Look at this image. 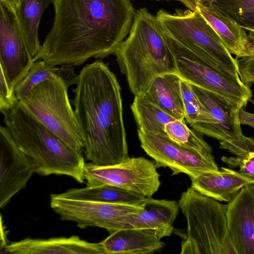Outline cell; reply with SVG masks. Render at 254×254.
I'll return each instance as SVG.
<instances>
[{
    "label": "cell",
    "mask_w": 254,
    "mask_h": 254,
    "mask_svg": "<svg viewBox=\"0 0 254 254\" xmlns=\"http://www.w3.org/2000/svg\"><path fill=\"white\" fill-rule=\"evenodd\" d=\"M54 18L34 59L80 65L114 54L127 36L136 11L132 0H53Z\"/></svg>",
    "instance_id": "1"
},
{
    "label": "cell",
    "mask_w": 254,
    "mask_h": 254,
    "mask_svg": "<svg viewBox=\"0 0 254 254\" xmlns=\"http://www.w3.org/2000/svg\"><path fill=\"white\" fill-rule=\"evenodd\" d=\"M71 100L81 130L85 158L98 166L129 158L123 116L121 87L101 60L80 70Z\"/></svg>",
    "instance_id": "2"
},
{
    "label": "cell",
    "mask_w": 254,
    "mask_h": 254,
    "mask_svg": "<svg viewBox=\"0 0 254 254\" xmlns=\"http://www.w3.org/2000/svg\"><path fill=\"white\" fill-rule=\"evenodd\" d=\"M114 55L134 96L144 94L156 77L178 73L175 56L159 22L146 7L136 11L128 34Z\"/></svg>",
    "instance_id": "3"
},
{
    "label": "cell",
    "mask_w": 254,
    "mask_h": 254,
    "mask_svg": "<svg viewBox=\"0 0 254 254\" xmlns=\"http://www.w3.org/2000/svg\"><path fill=\"white\" fill-rule=\"evenodd\" d=\"M1 113L14 141L33 161L35 173L44 176L65 175L81 184L85 181L83 154L71 149L18 102Z\"/></svg>",
    "instance_id": "4"
},
{
    "label": "cell",
    "mask_w": 254,
    "mask_h": 254,
    "mask_svg": "<svg viewBox=\"0 0 254 254\" xmlns=\"http://www.w3.org/2000/svg\"><path fill=\"white\" fill-rule=\"evenodd\" d=\"M187 220L181 254H237L227 224V204L203 195L192 187L178 201Z\"/></svg>",
    "instance_id": "5"
},
{
    "label": "cell",
    "mask_w": 254,
    "mask_h": 254,
    "mask_svg": "<svg viewBox=\"0 0 254 254\" xmlns=\"http://www.w3.org/2000/svg\"><path fill=\"white\" fill-rule=\"evenodd\" d=\"M156 17L163 33L177 44L213 67L240 78L237 59L197 8L177 9L173 14L161 9Z\"/></svg>",
    "instance_id": "6"
},
{
    "label": "cell",
    "mask_w": 254,
    "mask_h": 254,
    "mask_svg": "<svg viewBox=\"0 0 254 254\" xmlns=\"http://www.w3.org/2000/svg\"><path fill=\"white\" fill-rule=\"evenodd\" d=\"M68 88L61 78L54 75L36 85L18 103L71 149L83 154L84 141Z\"/></svg>",
    "instance_id": "7"
},
{
    "label": "cell",
    "mask_w": 254,
    "mask_h": 254,
    "mask_svg": "<svg viewBox=\"0 0 254 254\" xmlns=\"http://www.w3.org/2000/svg\"><path fill=\"white\" fill-rule=\"evenodd\" d=\"M164 35L175 56L178 74L183 79L239 109L246 106L252 93L240 78L213 67Z\"/></svg>",
    "instance_id": "8"
},
{
    "label": "cell",
    "mask_w": 254,
    "mask_h": 254,
    "mask_svg": "<svg viewBox=\"0 0 254 254\" xmlns=\"http://www.w3.org/2000/svg\"><path fill=\"white\" fill-rule=\"evenodd\" d=\"M84 176L87 186L112 185L146 197H152L161 185L155 163L142 157L109 166L85 163Z\"/></svg>",
    "instance_id": "9"
},
{
    "label": "cell",
    "mask_w": 254,
    "mask_h": 254,
    "mask_svg": "<svg viewBox=\"0 0 254 254\" xmlns=\"http://www.w3.org/2000/svg\"><path fill=\"white\" fill-rule=\"evenodd\" d=\"M140 145L154 159L157 168L168 167L172 175L184 173L190 179L207 172L219 170L212 153L188 148L170 139L166 134L137 130Z\"/></svg>",
    "instance_id": "10"
},
{
    "label": "cell",
    "mask_w": 254,
    "mask_h": 254,
    "mask_svg": "<svg viewBox=\"0 0 254 254\" xmlns=\"http://www.w3.org/2000/svg\"><path fill=\"white\" fill-rule=\"evenodd\" d=\"M50 206L62 220L71 221L84 229L89 227L106 229L109 234L124 227V221L142 208L132 205L71 199L52 194Z\"/></svg>",
    "instance_id": "11"
},
{
    "label": "cell",
    "mask_w": 254,
    "mask_h": 254,
    "mask_svg": "<svg viewBox=\"0 0 254 254\" xmlns=\"http://www.w3.org/2000/svg\"><path fill=\"white\" fill-rule=\"evenodd\" d=\"M34 62L30 55L14 10L0 0V66L10 89L27 74Z\"/></svg>",
    "instance_id": "12"
},
{
    "label": "cell",
    "mask_w": 254,
    "mask_h": 254,
    "mask_svg": "<svg viewBox=\"0 0 254 254\" xmlns=\"http://www.w3.org/2000/svg\"><path fill=\"white\" fill-rule=\"evenodd\" d=\"M0 208L24 189L36 168L33 161L14 141L5 126L0 127Z\"/></svg>",
    "instance_id": "13"
},
{
    "label": "cell",
    "mask_w": 254,
    "mask_h": 254,
    "mask_svg": "<svg viewBox=\"0 0 254 254\" xmlns=\"http://www.w3.org/2000/svg\"><path fill=\"white\" fill-rule=\"evenodd\" d=\"M227 229L237 254H254V185L243 188L227 204Z\"/></svg>",
    "instance_id": "14"
},
{
    "label": "cell",
    "mask_w": 254,
    "mask_h": 254,
    "mask_svg": "<svg viewBox=\"0 0 254 254\" xmlns=\"http://www.w3.org/2000/svg\"><path fill=\"white\" fill-rule=\"evenodd\" d=\"M201 103L210 114L212 122L195 131L221 141L242 133L239 120L240 109L232 106L217 95L191 84Z\"/></svg>",
    "instance_id": "15"
},
{
    "label": "cell",
    "mask_w": 254,
    "mask_h": 254,
    "mask_svg": "<svg viewBox=\"0 0 254 254\" xmlns=\"http://www.w3.org/2000/svg\"><path fill=\"white\" fill-rule=\"evenodd\" d=\"M179 208L178 201L175 200L146 197L142 208L125 219L124 228L143 230L160 239L170 236L174 232L173 223Z\"/></svg>",
    "instance_id": "16"
},
{
    "label": "cell",
    "mask_w": 254,
    "mask_h": 254,
    "mask_svg": "<svg viewBox=\"0 0 254 254\" xmlns=\"http://www.w3.org/2000/svg\"><path fill=\"white\" fill-rule=\"evenodd\" d=\"M4 249L12 254H105L100 242H89L75 235L47 239L26 238L7 244Z\"/></svg>",
    "instance_id": "17"
},
{
    "label": "cell",
    "mask_w": 254,
    "mask_h": 254,
    "mask_svg": "<svg viewBox=\"0 0 254 254\" xmlns=\"http://www.w3.org/2000/svg\"><path fill=\"white\" fill-rule=\"evenodd\" d=\"M196 8L221 39L223 44L236 58L254 55V44L246 33L232 18L212 3H197Z\"/></svg>",
    "instance_id": "18"
},
{
    "label": "cell",
    "mask_w": 254,
    "mask_h": 254,
    "mask_svg": "<svg viewBox=\"0 0 254 254\" xmlns=\"http://www.w3.org/2000/svg\"><path fill=\"white\" fill-rule=\"evenodd\" d=\"M191 187L199 193L219 201L229 202L244 187L254 185V180L239 172L225 167L203 173L190 179Z\"/></svg>",
    "instance_id": "19"
},
{
    "label": "cell",
    "mask_w": 254,
    "mask_h": 254,
    "mask_svg": "<svg viewBox=\"0 0 254 254\" xmlns=\"http://www.w3.org/2000/svg\"><path fill=\"white\" fill-rule=\"evenodd\" d=\"M160 240L143 230L124 228L110 234L100 243L105 254H150L165 246Z\"/></svg>",
    "instance_id": "20"
},
{
    "label": "cell",
    "mask_w": 254,
    "mask_h": 254,
    "mask_svg": "<svg viewBox=\"0 0 254 254\" xmlns=\"http://www.w3.org/2000/svg\"><path fill=\"white\" fill-rule=\"evenodd\" d=\"M176 73H168L156 77L145 95L152 102L176 119H185L181 82Z\"/></svg>",
    "instance_id": "21"
},
{
    "label": "cell",
    "mask_w": 254,
    "mask_h": 254,
    "mask_svg": "<svg viewBox=\"0 0 254 254\" xmlns=\"http://www.w3.org/2000/svg\"><path fill=\"white\" fill-rule=\"evenodd\" d=\"M56 194L67 199L132 205H140L146 198L135 192L109 185L71 189Z\"/></svg>",
    "instance_id": "22"
},
{
    "label": "cell",
    "mask_w": 254,
    "mask_h": 254,
    "mask_svg": "<svg viewBox=\"0 0 254 254\" xmlns=\"http://www.w3.org/2000/svg\"><path fill=\"white\" fill-rule=\"evenodd\" d=\"M53 1V0H20L14 10L27 48L33 61L41 47L38 37L39 23L45 10Z\"/></svg>",
    "instance_id": "23"
},
{
    "label": "cell",
    "mask_w": 254,
    "mask_h": 254,
    "mask_svg": "<svg viewBox=\"0 0 254 254\" xmlns=\"http://www.w3.org/2000/svg\"><path fill=\"white\" fill-rule=\"evenodd\" d=\"M56 75L61 78L66 86L76 84L79 74L74 71V66L63 64L61 67L49 65L44 61H36L25 76L13 88V93L17 101L27 94L37 84Z\"/></svg>",
    "instance_id": "24"
},
{
    "label": "cell",
    "mask_w": 254,
    "mask_h": 254,
    "mask_svg": "<svg viewBox=\"0 0 254 254\" xmlns=\"http://www.w3.org/2000/svg\"><path fill=\"white\" fill-rule=\"evenodd\" d=\"M137 130L165 134V127L174 117L150 101L145 94L134 96L130 106Z\"/></svg>",
    "instance_id": "25"
},
{
    "label": "cell",
    "mask_w": 254,
    "mask_h": 254,
    "mask_svg": "<svg viewBox=\"0 0 254 254\" xmlns=\"http://www.w3.org/2000/svg\"><path fill=\"white\" fill-rule=\"evenodd\" d=\"M165 133L175 142L190 149L199 152H212L203 137L187 126L185 119H176L167 124Z\"/></svg>",
    "instance_id": "26"
},
{
    "label": "cell",
    "mask_w": 254,
    "mask_h": 254,
    "mask_svg": "<svg viewBox=\"0 0 254 254\" xmlns=\"http://www.w3.org/2000/svg\"><path fill=\"white\" fill-rule=\"evenodd\" d=\"M242 28L254 29V0H213L210 3Z\"/></svg>",
    "instance_id": "27"
},
{
    "label": "cell",
    "mask_w": 254,
    "mask_h": 254,
    "mask_svg": "<svg viewBox=\"0 0 254 254\" xmlns=\"http://www.w3.org/2000/svg\"><path fill=\"white\" fill-rule=\"evenodd\" d=\"M219 147L228 150L239 157H246L254 152V138L246 137L242 133L236 137L221 141Z\"/></svg>",
    "instance_id": "28"
},
{
    "label": "cell",
    "mask_w": 254,
    "mask_h": 254,
    "mask_svg": "<svg viewBox=\"0 0 254 254\" xmlns=\"http://www.w3.org/2000/svg\"><path fill=\"white\" fill-rule=\"evenodd\" d=\"M221 159L231 167H239L241 174L254 180V152L244 158L223 156Z\"/></svg>",
    "instance_id": "29"
},
{
    "label": "cell",
    "mask_w": 254,
    "mask_h": 254,
    "mask_svg": "<svg viewBox=\"0 0 254 254\" xmlns=\"http://www.w3.org/2000/svg\"><path fill=\"white\" fill-rule=\"evenodd\" d=\"M237 64L240 78L250 86L254 83V55L237 60Z\"/></svg>",
    "instance_id": "30"
},
{
    "label": "cell",
    "mask_w": 254,
    "mask_h": 254,
    "mask_svg": "<svg viewBox=\"0 0 254 254\" xmlns=\"http://www.w3.org/2000/svg\"><path fill=\"white\" fill-rule=\"evenodd\" d=\"M18 101L13 92L7 84L3 72L0 70V112L11 108Z\"/></svg>",
    "instance_id": "31"
},
{
    "label": "cell",
    "mask_w": 254,
    "mask_h": 254,
    "mask_svg": "<svg viewBox=\"0 0 254 254\" xmlns=\"http://www.w3.org/2000/svg\"><path fill=\"white\" fill-rule=\"evenodd\" d=\"M239 120L241 124L247 125L254 128V114L245 111L243 108L239 110Z\"/></svg>",
    "instance_id": "32"
},
{
    "label": "cell",
    "mask_w": 254,
    "mask_h": 254,
    "mask_svg": "<svg viewBox=\"0 0 254 254\" xmlns=\"http://www.w3.org/2000/svg\"><path fill=\"white\" fill-rule=\"evenodd\" d=\"M181 2L188 9L194 10L196 8L197 3L195 0H175Z\"/></svg>",
    "instance_id": "33"
},
{
    "label": "cell",
    "mask_w": 254,
    "mask_h": 254,
    "mask_svg": "<svg viewBox=\"0 0 254 254\" xmlns=\"http://www.w3.org/2000/svg\"><path fill=\"white\" fill-rule=\"evenodd\" d=\"M245 30H247L248 31V36L251 41V42L254 44V29L248 28Z\"/></svg>",
    "instance_id": "34"
},
{
    "label": "cell",
    "mask_w": 254,
    "mask_h": 254,
    "mask_svg": "<svg viewBox=\"0 0 254 254\" xmlns=\"http://www.w3.org/2000/svg\"><path fill=\"white\" fill-rule=\"evenodd\" d=\"M196 3H202V4H209L211 3L213 0H195Z\"/></svg>",
    "instance_id": "35"
},
{
    "label": "cell",
    "mask_w": 254,
    "mask_h": 254,
    "mask_svg": "<svg viewBox=\"0 0 254 254\" xmlns=\"http://www.w3.org/2000/svg\"><path fill=\"white\" fill-rule=\"evenodd\" d=\"M17 0V4H18V2H19L20 0Z\"/></svg>",
    "instance_id": "36"
},
{
    "label": "cell",
    "mask_w": 254,
    "mask_h": 254,
    "mask_svg": "<svg viewBox=\"0 0 254 254\" xmlns=\"http://www.w3.org/2000/svg\"></svg>",
    "instance_id": "37"
}]
</instances>
